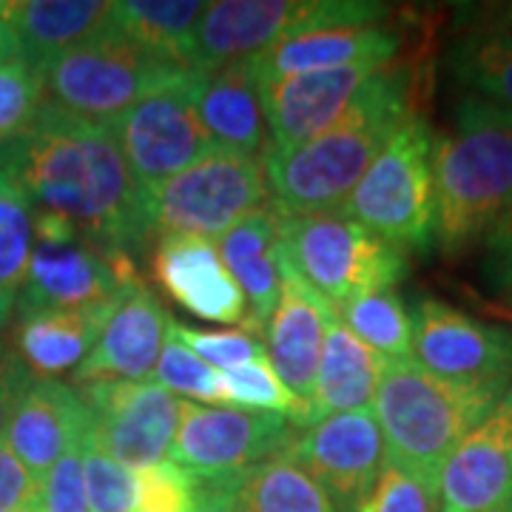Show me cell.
I'll list each match as a JSON object with an SVG mask.
<instances>
[{
  "mask_svg": "<svg viewBox=\"0 0 512 512\" xmlns=\"http://www.w3.org/2000/svg\"><path fill=\"white\" fill-rule=\"evenodd\" d=\"M0 168L20 185L35 220L97 248L134 259L154 237L146 191L134 180L111 126L43 103L35 123L0 146Z\"/></svg>",
  "mask_w": 512,
  "mask_h": 512,
  "instance_id": "1",
  "label": "cell"
},
{
  "mask_svg": "<svg viewBox=\"0 0 512 512\" xmlns=\"http://www.w3.org/2000/svg\"><path fill=\"white\" fill-rule=\"evenodd\" d=\"M410 89V72L387 63L328 131L288 151L265 148L262 168L271 200L285 214L339 211L396 128L413 114Z\"/></svg>",
  "mask_w": 512,
  "mask_h": 512,
  "instance_id": "2",
  "label": "cell"
},
{
  "mask_svg": "<svg viewBox=\"0 0 512 512\" xmlns=\"http://www.w3.org/2000/svg\"><path fill=\"white\" fill-rule=\"evenodd\" d=\"M436 242L458 256L512 214V111L464 94L453 126L433 137Z\"/></svg>",
  "mask_w": 512,
  "mask_h": 512,
  "instance_id": "3",
  "label": "cell"
},
{
  "mask_svg": "<svg viewBox=\"0 0 512 512\" xmlns=\"http://www.w3.org/2000/svg\"><path fill=\"white\" fill-rule=\"evenodd\" d=\"M504 390L439 379L413 359L384 365L373 399L387 461L436 487L444 461Z\"/></svg>",
  "mask_w": 512,
  "mask_h": 512,
  "instance_id": "4",
  "label": "cell"
},
{
  "mask_svg": "<svg viewBox=\"0 0 512 512\" xmlns=\"http://www.w3.org/2000/svg\"><path fill=\"white\" fill-rule=\"evenodd\" d=\"M345 217L399 251H427L436 239L433 131L410 114L353 188Z\"/></svg>",
  "mask_w": 512,
  "mask_h": 512,
  "instance_id": "5",
  "label": "cell"
},
{
  "mask_svg": "<svg viewBox=\"0 0 512 512\" xmlns=\"http://www.w3.org/2000/svg\"><path fill=\"white\" fill-rule=\"evenodd\" d=\"M279 231L288 268L333 311L356 296L393 288L407 274L404 251L387 245L342 211H282Z\"/></svg>",
  "mask_w": 512,
  "mask_h": 512,
  "instance_id": "6",
  "label": "cell"
},
{
  "mask_svg": "<svg viewBox=\"0 0 512 512\" xmlns=\"http://www.w3.org/2000/svg\"><path fill=\"white\" fill-rule=\"evenodd\" d=\"M185 72L191 69L151 55L117 32H106L43 69V103L80 120L111 126Z\"/></svg>",
  "mask_w": 512,
  "mask_h": 512,
  "instance_id": "7",
  "label": "cell"
},
{
  "mask_svg": "<svg viewBox=\"0 0 512 512\" xmlns=\"http://www.w3.org/2000/svg\"><path fill=\"white\" fill-rule=\"evenodd\" d=\"M271 202L262 157L211 151L177 177L146 188L154 237H200L220 242L239 220Z\"/></svg>",
  "mask_w": 512,
  "mask_h": 512,
  "instance_id": "8",
  "label": "cell"
},
{
  "mask_svg": "<svg viewBox=\"0 0 512 512\" xmlns=\"http://www.w3.org/2000/svg\"><path fill=\"white\" fill-rule=\"evenodd\" d=\"M293 433L296 427L279 413L180 402L171 461L200 484H231L256 464L285 453Z\"/></svg>",
  "mask_w": 512,
  "mask_h": 512,
  "instance_id": "9",
  "label": "cell"
},
{
  "mask_svg": "<svg viewBox=\"0 0 512 512\" xmlns=\"http://www.w3.org/2000/svg\"><path fill=\"white\" fill-rule=\"evenodd\" d=\"M202 77L205 74L185 72L111 123L128 168L143 191L177 177L214 151L197 114Z\"/></svg>",
  "mask_w": 512,
  "mask_h": 512,
  "instance_id": "10",
  "label": "cell"
},
{
  "mask_svg": "<svg viewBox=\"0 0 512 512\" xmlns=\"http://www.w3.org/2000/svg\"><path fill=\"white\" fill-rule=\"evenodd\" d=\"M143 279L134 259L97 248L86 239H35L29 271L15 302V316L92 311L117 302Z\"/></svg>",
  "mask_w": 512,
  "mask_h": 512,
  "instance_id": "11",
  "label": "cell"
},
{
  "mask_svg": "<svg viewBox=\"0 0 512 512\" xmlns=\"http://www.w3.org/2000/svg\"><path fill=\"white\" fill-rule=\"evenodd\" d=\"M89 433L114 461L148 470L171 461L180 430V402L157 382L80 384Z\"/></svg>",
  "mask_w": 512,
  "mask_h": 512,
  "instance_id": "12",
  "label": "cell"
},
{
  "mask_svg": "<svg viewBox=\"0 0 512 512\" xmlns=\"http://www.w3.org/2000/svg\"><path fill=\"white\" fill-rule=\"evenodd\" d=\"M410 319L413 362L427 373L490 390L512 384V333L478 322L441 299H419Z\"/></svg>",
  "mask_w": 512,
  "mask_h": 512,
  "instance_id": "13",
  "label": "cell"
},
{
  "mask_svg": "<svg viewBox=\"0 0 512 512\" xmlns=\"http://www.w3.org/2000/svg\"><path fill=\"white\" fill-rule=\"evenodd\" d=\"M285 453L328 490L339 512H356L387 461L373 410L339 413L302 427Z\"/></svg>",
  "mask_w": 512,
  "mask_h": 512,
  "instance_id": "14",
  "label": "cell"
},
{
  "mask_svg": "<svg viewBox=\"0 0 512 512\" xmlns=\"http://www.w3.org/2000/svg\"><path fill=\"white\" fill-rule=\"evenodd\" d=\"M436 495H439V512L510 510L512 384L444 461Z\"/></svg>",
  "mask_w": 512,
  "mask_h": 512,
  "instance_id": "15",
  "label": "cell"
},
{
  "mask_svg": "<svg viewBox=\"0 0 512 512\" xmlns=\"http://www.w3.org/2000/svg\"><path fill=\"white\" fill-rule=\"evenodd\" d=\"M382 66L387 63L362 60L339 69L262 83L259 94H262L268 137H271L268 148L288 151L328 131Z\"/></svg>",
  "mask_w": 512,
  "mask_h": 512,
  "instance_id": "16",
  "label": "cell"
},
{
  "mask_svg": "<svg viewBox=\"0 0 512 512\" xmlns=\"http://www.w3.org/2000/svg\"><path fill=\"white\" fill-rule=\"evenodd\" d=\"M333 316L336 311L293 274L285 262L282 293H279L274 316L265 328V336H268L265 350H268V362L279 376V382L288 387L293 404H296V419H293L296 430L308 427V421H311L316 370H319L325 328Z\"/></svg>",
  "mask_w": 512,
  "mask_h": 512,
  "instance_id": "17",
  "label": "cell"
},
{
  "mask_svg": "<svg viewBox=\"0 0 512 512\" xmlns=\"http://www.w3.org/2000/svg\"><path fill=\"white\" fill-rule=\"evenodd\" d=\"M168 313L146 285H134L117 302L92 353L72 373V382H148L168 339Z\"/></svg>",
  "mask_w": 512,
  "mask_h": 512,
  "instance_id": "18",
  "label": "cell"
},
{
  "mask_svg": "<svg viewBox=\"0 0 512 512\" xmlns=\"http://www.w3.org/2000/svg\"><path fill=\"white\" fill-rule=\"evenodd\" d=\"M313 0H220L208 3L188 57L191 72H217L271 49L311 15Z\"/></svg>",
  "mask_w": 512,
  "mask_h": 512,
  "instance_id": "19",
  "label": "cell"
},
{
  "mask_svg": "<svg viewBox=\"0 0 512 512\" xmlns=\"http://www.w3.org/2000/svg\"><path fill=\"white\" fill-rule=\"evenodd\" d=\"M151 271L183 311L208 322L242 325V330L248 325L245 296L211 239L157 237Z\"/></svg>",
  "mask_w": 512,
  "mask_h": 512,
  "instance_id": "20",
  "label": "cell"
},
{
  "mask_svg": "<svg viewBox=\"0 0 512 512\" xmlns=\"http://www.w3.org/2000/svg\"><path fill=\"white\" fill-rule=\"evenodd\" d=\"M86 424V407L72 384L35 379L6 427L3 444L43 484L49 470L83 439Z\"/></svg>",
  "mask_w": 512,
  "mask_h": 512,
  "instance_id": "21",
  "label": "cell"
},
{
  "mask_svg": "<svg viewBox=\"0 0 512 512\" xmlns=\"http://www.w3.org/2000/svg\"><path fill=\"white\" fill-rule=\"evenodd\" d=\"M279 222H282V208L274 200L265 202L245 220H239L217 245L222 265L234 276L248 305L245 330L256 336L265 333L282 293L285 256H282Z\"/></svg>",
  "mask_w": 512,
  "mask_h": 512,
  "instance_id": "22",
  "label": "cell"
},
{
  "mask_svg": "<svg viewBox=\"0 0 512 512\" xmlns=\"http://www.w3.org/2000/svg\"><path fill=\"white\" fill-rule=\"evenodd\" d=\"M402 35L390 26H336V29H313L291 32L276 40L271 49L254 57L256 77L262 83H274L296 74L325 72L362 60L396 63Z\"/></svg>",
  "mask_w": 512,
  "mask_h": 512,
  "instance_id": "23",
  "label": "cell"
},
{
  "mask_svg": "<svg viewBox=\"0 0 512 512\" xmlns=\"http://www.w3.org/2000/svg\"><path fill=\"white\" fill-rule=\"evenodd\" d=\"M109 0H0V20L18 43L20 57L37 72L111 32Z\"/></svg>",
  "mask_w": 512,
  "mask_h": 512,
  "instance_id": "24",
  "label": "cell"
},
{
  "mask_svg": "<svg viewBox=\"0 0 512 512\" xmlns=\"http://www.w3.org/2000/svg\"><path fill=\"white\" fill-rule=\"evenodd\" d=\"M197 114L214 151L262 157L268 148V123L254 57L205 74Z\"/></svg>",
  "mask_w": 512,
  "mask_h": 512,
  "instance_id": "25",
  "label": "cell"
},
{
  "mask_svg": "<svg viewBox=\"0 0 512 512\" xmlns=\"http://www.w3.org/2000/svg\"><path fill=\"white\" fill-rule=\"evenodd\" d=\"M382 373V359L365 342H359L336 313L325 328L308 427L328 416L370 410Z\"/></svg>",
  "mask_w": 512,
  "mask_h": 512,
  "instance_id": "26",
  "label": "cell"
},
{
  "mask_svg": "<svg viewBox=\"0 0 512 512\" xmlns=\"http://www.w3.org/2000/svg\"><path fill=\"white\" fill-rule=\"evenodd\" d=\"M117 302L92 311L37 313L20 319L15 330V356L29 367L35 379H60L66 373H74L92 353L94 342Z\"/></svg>",
  "mask_w": 512,
  "mask_h": 512,
  "instance_id": "27",
  "label": "cell"
},
{
  "mask_svg": "<svg viewBox=\"0 0 512 512\" xmlns=\"http://www.w3.org/2000/svg\"><path fill=\"white\" fill-rule=\"evenodd\" d=\"M205 6L200 0H120L111 9V32L188 69Z\"/></svg>",
  "mask_w": 512,
  "mask_h": 512,
  "instance_id": "28",
  "label": "cell"
},
{
  "mask_svg": "<svg viewBox=\"0 0 512 512\" xmlns=\"http://www.w3.org/2000/svg\"><path fill=\"white\" fill-rule=\"evenodd\" d=\"M225 487L245 512H339L328 490L288 453L256 464Z\"/></svg>",
  "mask_w": 512,
  "mask_h": 512,
  "instance_id": "29",
  "label": "cell"
},
{
  "mask_svg": "<svg viewBox=\"0 0 512 512\" xmlns=\"http://www.w3.org/2000/svg\"><path fill=\"white\" fill-rule=\"evenodd\" d=\"M450 69L461 86L512 111V20L461 37L450 52Z\"/></svg>",
  "mask_w": 512,
  "mask_h": 512,
  "instance_id": "30",
  "label": "cell"
},
{
  "mask_svg": "<svg viewBox=\"0 0 512 512\" xmlns=\"http://www.w3.org/2000/svg\"><path fill=\"white\" fill-rule=\"evenodd\" d=\"M345 328L365 342L384 365L413 359V319L393 288L365 293L336 308Z\"/></svg>",
  "mask_w": 512,
  "mask_h": 512,
  "instance_id": "31",
  "label": "cell"
},
{
  "mask_svg": "<svg viewBox=\"0 0 512 512\" xmlns=\"http://www.w3.org/2000/svg\"><path fill=\"white\" fill-rule=\"evenodd\" d=\"M35 251V211L20 185L0 168V328L12 319L15 302Z\"/></svg>",
  "mask_w": 512,
  "mask_h": 512,
  "instance_id": "32",
  "label": "cell"
},
{
  "mask_svg": "<svg viewBox=\"0 0 512 512\" xmlns=\"http://www.w3.org/2000/svg\"><path fill=\"white\" fill-rule=\"evenodd\" d=\"M83 478L92 512H137V470L114 461L89 433V424L83 430Z\"/></svg>",
  "mask_w": 512,
  "mask_h": 512,
  "instance_id": "33",
  "label": "cell"
},
{
  "mask_svg": "<svg viewBox=\"0 0 512 512\" xmlns=\"http://www.w3.org/2000/svg\"><path fill=\"white\" fill-rule=\"evenodd\" d=\"M222 402L234 404L237 410L251 413H279L288 416L293 424L296 419V404H293L288 387L279 382L274 367L268 359H256L248 365L231 367L220 373Z\"/></svg>",
  "mask_w": 512,
  "mask_h": 512,
  "instance_id": "34",
  "label": "cell"
},
{
  "mask_svg": "<svg viewBox=\"0 0 512 512\" xmlns=\"http://www.w3.org/2000/svg\"><path fill=\"white\" fill-rule=\"evenodd\" d=\"M43 109V77L23 57L0 63V146L20 137Z\"/></svg>",
  "mask_w": 512,
  "mask_h": 512,
  "instance_id": "35",
  "label": "cell"
},
{
  "mask_svg": "<svg viewBox=\"0 0 512 512\" xmlns=\"http://www.w3.org/2000/svg\"><path fill=\"white\" fill-rule=\"evenodd\" d=\"M151 379L168 393L183 396V402H222L220 370L205 365L200 356H194L174 336L165 339Z\"/></svg>",
  "mask_w": 512,
  "mask_h": 512,
  "instance_id": "36",
  "label": "cell"
},
{
  "mask_svg": "<svg viewBox=\"0 0 512 512\" xmlns=\"http://www.w3.org/2000/svg\"><path fill=\"white\" fill-rule=\"evenodd\" d=\"M168 336H174L180 345H185L194 356H200L205 365H211L220 373L256 362V359H268L262 336L248 333V330H200L171 319Z\"/></svg>",
  "mask_w": 512,
  "mask_h": 512,
  "instance_id": "37",
  "label": "cell"
},
{
  "mask_svg": "<svg viewBox=\"0 0 512 512\" xmlns=\"http://www.w3.org/2000/svg\"><path fill=\"white\" fill-rule=\"evenodd\" d=\"M356 512H439V495L436 487L410 476L399 464L384 461L373 490Z\"/></svg>",
  "mask_w": 512,
  "mask_h": 512,
  "instance_id": "38",
  "label": "cell"
},
{
  "mask_svg": "<svg viewBox=\"0 0 512 512\" xmlns=\"http://www.w3.org/2000/svg\"><path fill=\"white\" fill-rule=\"evenodd\" d=\"M140 501L137 512H194L200 481L188 476L174 461H163L157 467L137 470Z\"/></svg>",
  "mask_w": 512,
  "mask_h": 512,
  "instance_id": "39",
  "label": "cell"
},
{
  "mask_svg": "<svg viewBox=\"0 0 512 512\" xmlns=\"http://www.w3.org/2000/svg\"><path fill=\"white\" fill-rule=\"evenodd\" d=\"M40 512H92L83 478V439L43 478Z\"/></svg>",
  "mask_w": 512,
  "mask_h": 512,
  "instance_id": "40",
  "label": "cell"
},
{
  "mask_svg": "<svg viewBox=\"0 0 512 512\" xmlns=\"http://www.w3.org/2000/svg\"><path fill=\"white\" fill-rule=\"evenodd\" d=\"M40 495H43V484L0 441V512H40Z\"/></svg>",
  "mask_w": 512,
  "mask_h": 512,
  "instance_id": "41",
  "label": "cell"
},
{
  "mask_svg": "<svg viewBox=\"0 0 512 512\" xmlns=\"http://www.w3.org/2000/svg\"><path fill=\"white\" fill-rule=\"evenodd\" d=\"M32 382H35V376L29 373V367L23 365L15 353H9L0 362V441L6 436V427H9L23 393L29 390Z\"/></svg>",
  "mask_w": 512,
  "mask_h": 512,
  "instance_id": "42",
  "label": "cell"
},
{
  "mask_svg": "<svg viewBox=\"0 0 512 512\" xmlns=\"http://www.w3.org/2000/svg\"><path fill=\"white\" fill-rule=\"evenodd\" d=\"M487 248V276L495 288H512V214L484 239Z\"/></svg>",
  "mask_w": 512,
  "mask_h": 512,
  "instance_id": "43",
  "label": "cell"
},
{
  "mask_svg": "<svg viewBox=\"0 0 512 512\" xmlns=\"http://www.w3.org/2000/svg\"><path fill=\"white\" fill-rule=\"evenodd\" d=\"M194 512H245L225 484H200L197 490V510Z\"/></svg>",
  "mask_w": 512,
  "mask_h": 512,
  "instance_id": "44",
  "label": "cell"
},
{
  "mask_svg": "<svg viewBox=\"0 0 512 512\" xmlns=\"http://www.w3.org/2000/svg\"><path fill=\"white\" fill-rule=\"evenodd\" d=\"M9 57H20L18 43H15L12 32H9V26L0 20V63H3V60H9Z\"/></svg>",
  "mask_w": 512,
  "mask_h": 512,
  "instance_id": "45",
  "label": "cell"
},
{
  "mask_svg": "<svg viewBox=\"0 0 512 512\" xmlns=\"http://www.w3.org/2000/svg\"><path fill=\"white\" fill-rule=\"evenodd\" d=\"M507 296H510V302H512V288H507Z\"/></svg>",
  "mask_w": 512,
  "mask_h": 512,
  "instance_id": "46",
  "label": "cell"
},
{
  "mask_svg": "<svg viewBox=\"0 0 512 512\" xmlns=\"http://www.w3.org/2000/svg\"><path fill=\"white\" fill-rule=\"evenodd\" d=\"M18 512H37V510H18Z\"/></svg>",
  "mask_w": 512,
  "mask_h": 512,
  "instance_id": "47",
  "label": "cell"
},
{
  "mask_svg": "<svg viewBox=\"0 0 512 512\" xmlns=\"http://www.w3.org/2000/svg\"><path fill=\"white\" fill-rule=\"evenodd\" d=\"M504 512H512V507H510V510H504Z\"/></svg>",
  "mask_w": 512,
  "mask_h": 512,
  "instance_id": "48",
  "label": "cell"
}]
</instances>
